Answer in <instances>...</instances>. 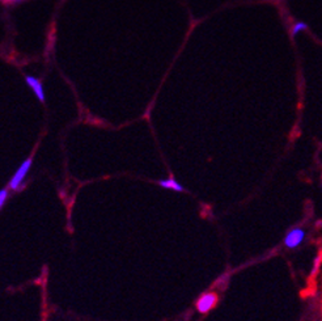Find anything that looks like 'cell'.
<instances>
[{
  "mask_svg": "<svg viewBox=\"0 0 322 321\" xmlns=\"http://www.w3.org/2000/svg\"><path fill=\"white\" fill-rule=\"evenodd\" d=\"M305 236H307V232L302 227H293L290 231L287 232L286 238H284V245H286L288 249H296L297 247L304 243Z\"/></svg>",
  "mask_w": 322,
  "mask_h": 321,
  "instance_id": "cell-1",
  "label": "cell"
},
{
  "mask_svg": "<svg viewBox=\"0 0 322 321\" xmlns=\"http://www.w3.org/2000/svg\"><path fill=\"white\" fill-rule=\"evenodd\" d=\"M32 163H33L32 158H29L28 160H25L24 163L21 164L20 167H18V169L15 172V175L12 176L11 181H9V185H8L9 189H12V190H17L18 187L21 186L23 181L25 180L28 173H29L30 167H32Z\"/></svg>",
  "mask_w": 322,
  "mask_h": 321,
  "instance_id": "cell-2",
  "label": "cell"
},
{
  "mask_svg": "<svg viewBox=\"0 0 322 321\" xmlns=\"http://www.w3.org/2000/svg\"><path fill=\"white\" fill-rule=\"evenodd\" d=\"M216 303H218V295L215 292H206L197 302V309L201 313H207L216 306Z\"/></svg>",
  "mask_w": 322,
  "mask_h": 321,
  "instance_id": "cell-3",
  "label": "cell"
},
{
  "mask_svg": "<svg viewBox=\"0 0 322 321\" xmlns=\"http://www.w3.org/2000/svg\"><path fill=\"white\" fill-rule=\"evenodd\" d=\"M25 81H27L28 85L30 87V90L34 92V95L38 97L39 101L44 102L45 101V92H44V87H42L41 81L34 76H27L25 77Z\"/></svg>",
  "mask_w": 322,
  "mask_h": 321,
  "instance_id": "cell-4",
  "label": "cell"
},
{
  "mask_svg": "<svg viewBox=\"0 0 322 321\" xmlns=\"http://www.w3.org/2000/svg\"><path fill=\"white\" fill-rule=\"evenodd\" d=\"M160 186L165 187V189H171V190H176V191H183V186L181 184H178L173 177H169L166 180H161L159 181Z\"/></svg>",
  "mask_w": 322,
  "mask_h": 321,
  "instance_id": "cell-5",
  "label": "cell"
},
{
  "mask_svg": "<svg viewBox=\"0 0 322 321\" xmlns=\"http://www.w3.org/2000/svg\"><path fill=\"white\" fill-rule=\"evenodd\" d=\"M305 29H307V24L303 23V21H298V23L293 24V27L291 28V36L296 37L298 33L303 32V30H305Z\"/></svg>",
  "mask_w": 322,
  "mask_h": 321,
  "instance_id": "cell-6",
  "label": "cell"
},
{
  "mask_svg": "<svg viewBox=\"0 0 322 321\" xmlns=\"http://www.w3.org/2000/svg\"><path fill=\"white\" fill-rule=\"evenodd\" d=\"M321 264H322V257L317 256L316 259L313 260V266H312V275H314V274L317 273V271L319 270V268H321Z\"/></svg>",
  "mask_w": 322,
  "mask_h": 321,
  "instance_id": "cell-7",
  "label": "cell"
},
{
  "mask_svg": "<svg viewBox=\"0 0 322 321\" xmlns=\"http://www.w3.org/2000/svg\"><path fill=\"white\" fill-rule=\"evenodd\" d=\"M7 197H8V190L7 189H2L0 190V207H3L4 202L7 201Z\"/></svg>",
  "mask_w": 322,
  "mask_h": 321,
  "instance_id": "cell-8",
  "label": "cell"
},
{
  "mask_svg": "<svg viewBox=\"0 0 322 321\" xmlns=\"http://www.w3.org/2000/svg\"><path fill=\"white\" fill-rule=\"evenodd\" d=\"M6 3L13 4V3H20V2H24V0H4Z\"/></svg>",
  "mask_w": 322,
  "mask_h": 321,
  "instance_id": "cell-9",
  "label": "cell"
},
{
  "mask_svg": "<svg viewBox=\"0 0 322 321\" xmlns=\"http://www.w3.org/2000/svg\"><path fill=\"white\" fill-rule=\"evenodd\" d=\"M3 2H4V0H3Z\"/></svg>",
  "mask_w": 322,
  "mask_h": 321,
  "instance_id": "cell-10",
  "label": "cell"
}]
</instances>
